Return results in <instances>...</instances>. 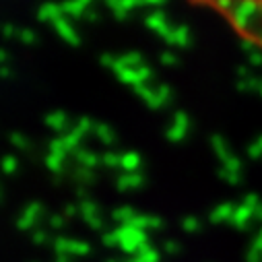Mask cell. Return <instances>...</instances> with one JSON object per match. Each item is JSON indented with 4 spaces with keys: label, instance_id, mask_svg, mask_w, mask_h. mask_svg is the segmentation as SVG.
<instances>
[{
    "label": "cell",
    "instance_id": "cell-21",
    "mask_svg": "<svg viewBox=\"0 0 262 262\" xmlns=\"http://www.w3.org/2000/svg\"><path fill=\"white\" fill-rule=\"evenodd\" d=\"M112 13H114V17H116L118 21H124V19H126V15H128V13H126V11L122 9V5H120V7H116V9L112 11Z\"/></svg>",
    "mask_w": 262,
    "mask_h": 262
},
{
    "label": "cell",
    "instance_id": "cell-19",
    "mask_svg": "<svg viewBox=\"0 0 262 262\" xmlns=\"http://www.w3.org/2000/svg\"><path fill=\"white\" fill-rule=\"evenodd\" d=\"M167 137H169L171 141H178V139H182V137H184V128H178V126H176V128H171L169 133H167Z\"/></svg>",
    "mask_w": 262,
    "mask_h": 262
},
{
    "label": "cell",
    "instance_id": "cell-5",
    "mask_svg": "<svg viewBox=\"0 0 262 262\" xmlns=\"http://www.w3.org/2000/svg\"><path fill=\"white\" fill-rule=\"evenodd\" d=\"M169 46H178V48H188L190 46V29L186 25L182 27H173L165 37H163Z\"/></svg>",
    "mask_w": 262,
    "mask_h": 262
},
{
    "label": "cell",
    "instance_id": "cell-20",
    "mask_svg": "<svg viewBox=\"0 0 262 262\" xmlns=\"http://www.w3.org/2000/svg\"><path fill=\"white\" fill-rule=\"evenodd\" d=\"M93 124H91V120L87 118V116H83L81 120H79V130H81V133H85V130H89Z\"/></svg>",
    "mask_w": 262,
    "mask_h": 262
},
{
    "label": "cell",
    "instance_id": "cell-24",
    "mask_svg": "<svg viewBox=\"0 0 262 262\" xmlns=\"http://www.w3.org/2000/svg\"><path fill=\"white\" fill-rule=\"evenodd\" d=\"M79 3H81V5H83L87 11H89V7H91V3H93V0H79Z\"/></svg>",
    "mask_w": 262,
    "mask_h": 262
},
{
    "label": "cell",
    "instance_id": "cell-15",
    "mask_svg": "<svg viewBox=\"0 0 262 262\" xmlns=\"http://www.w3.org/2000/svg\"><path fill=\"white\" fill-rule=\"evenodd\" d=\"M95 130H97V137H101L103 141H112V139H114L112 130H110L105 124H97V126H95Z\"/></svg>",
    "mask_w": 262,
    "mask_h": 262
},
{
    "label": "cell",
    "instance_id": "cell-12",
    "mask_svg": "<svg viewBox=\"0 0 262 262\" xmlns=\"http://www.w3.org/2000/svg\"><path fill=\"white\" fill-rule=\"evenodd\" d=\"M155 91H157V95L163 99V103H165V105H169V103H171V89H169V85L161 83V85H159Z\"/></svg>",
    "mask_w": 262,
    "mask_h": 262
},
{
    "label": "cell",
    "instance_id": "cell-13",
    "mask_svg": "<svg viewBox=\"0 0 262 262\" xmlns=\"http://www.w3.org/2000/svg\"><path fill=\"white\" fill-rule=\"evenodd\" d=\"M248 62H250V67H254V69H258V67H262V52L258 50H254V52H248Z\"/></svg>",
    "mask_w": 262,
    "mask_h": 262
},
{
    "label": "cell",
    "instance_id": "cell-6",
    "mask_svg": "<svg viewBox=\"0 0 262 262\" xmlns=\"http://www.w3.org/2000/svg\"><path fill=\"white\" fill-rule=\"evenodd\" d=\"M62 9H64V15H69L73 19H85V13H87V9L79 3V0H64Z\"/></svg>",
    "mask_w": 262,
    "mask_h": 262
},
{
    "label": "cell",
    "instance_id": "cell-10",
    "mask_svg": "<svg viewBox=\"0 0 262 262\" xmlns=\"http://www.w3.org/2000/svg\"><path fill=\"white\" fill-rule=\"evenodd\" d=\"M116 77H118V81L124 83V85H130V87L137 85V71H133V69H124V71L118 73Z\"/></svg>",
    "mask_w": 262,
    "mask_h": 262
},
{
    "label": "cell",
    "instance_id": "cell-27",
    "mask_svg": "<svg viewBox=\"0 0 262 262\" xmlns=\"http://www.w3.org/2000/svg\"><path fill=\"white\" fill-rule=\"evenodd\" d=\"M260 93H262V89H260Z\"/></svg>",
    "mask_w": 262,
    "mask_h": 262
},
{
    "label": "cell",
    "instance_id": "cell-3",
    "mask_svg": "<svg viewBox=\"0 0 262 262\" xmlns=\"http://www.w3.org/2000/svg\"><path fill=\"white\" fill-rule=\"evenodd\" d=\"M145 23H147V27L149 29H153L157 35H161V37H165L173 27H169V23H167V17L163 15V13H151V15H147L145 17Z\"/></svg>",
    "mask_w": 262,
    "mask_h": 262
},
{
    "label": "cell",
    "instance_id": "cell-2",
    "mask_svg": "<svg viewBox=\"0 0 262 262\" xmlns=\"http://www.w3.org/2000/svg\"><path fill=\"white\" fill-rule=\"evenodd\" d=\"M54 29L58 31V35L67 41V43H71V46H79L81 43V37H79V33L75 31V27L71 25V21L69 19H60V21H56L54 23Z\"/></svg>",
    "mask_w": 262,
    "mask_h": 262
},
{
    "label": "cell",
    "instance_id": "cell-18",
    "mask_svg": "<svg viewBox=\"0 0 262 262\" xmlns=\"http://www.w3.org/2000/svg\"><path fill=\"white\" fill-rule=\"evenodd\" d=\"M173 118H176V126H178V128H184V130H186V126H188V116H186L184 112H178V114H176Z\"/></svg>",
    "mask_w": 262,
    "mask_h": 262
},
{
    "label": "cell",
    "instance_id": "cell-4",
    "mask_svg": "<svg viewBox=\"0 0 262 262\" xmlns=\"http://www.w3.org/2000/svg\"><path fill=\"white\" fill-rule=\"evenodd\" d=\"M62 17H64V9H62V5H56V3H46V5L39 7V11H37V19H39L41 23H48V21L56 23V21H60Z\"/></svg>",
    "mask_w": 262,
    "mask_h": 262
},
{
    "label": "cell",
    "instance_id": "cell-11",
    "mask_svg": "<svg viewBox=\"0 0 262 262\" xmlns=\"http://www.w3.org/2000/svg\"><path fill=\"white\" fill-rule=\"evenodd\" d=\"M19 39H21L23 43L31 46V43L37 41V35H35V31H31V29H19Z\"/></svg>",
    "mask_w": 262,
    "mask_h": 262
},
{
    "label": "cell",
    "instance_id": "cell-23",
    "mask_svg": "<svg viewBox=\"0 0 262 262\" xmlns=\"http://www.w3.org/2000/svg\"><path fill=\"white\" fill-rule=\"evenodd\" d=\"M85 19H87L89 23H95V21L99 19V15H97V13H93V11H87V13H85Z\"/></svg>",
    "mask_w": 262,
    "mask_h": 262
},
{
    "label": "cell",
    "instance_id": "cell-9",
    "mask_svg": "<svg viewBox=\"0 0 262 262\" xmlns=\"http://www.w3.org/2000/svg\"><path fill=\"white\" fill-rule=\"evenodd\" d=\"M151 79H153V69L147 67V64H143L141 69H137V85H135V87H139V85H147Z\"/></svg>",
    "mask_w": 262,
    "mask_h": 262
},
{
    "label": "cell",
    "instance_id": "cell-26",
    "mask_svg": "<svg viewBox=\"0 0 262 262\" xmlns=\"http://www.w3.org/2000/svg\"><path fill=\"white\" fill-rule=\"evenodd\" d=\"M3 77H9V67H3Z\"/></svg>",
    "mask_w": 262,
    "mask_h": 262
},
{
    "label": "cell",
    "instance_id": "cell-16",
    "mask_svg": "<svg viewBox=\"0 0 262 262\" xmlns=\"http://www.w3.org/2000/svg\"><path fill=\"white\" fill-rule=\"evenodd\" d=\"M120 5H122V9L128 13V11H133V9L141 7V5H145V0H120Z\"/></svg>",
    "mask_w": 262,
    "mask_h": 262
},
{
    "label": "cell",
    "instance_id": "cell-22",
    "mask_svg": "<svg viewBox=\"0 0 262 262\" xmlns=\"http://www.w3.org/2000/svg\"><path fill=\"white\" fill-rule=\"evenodd\" d=\"M15 35L19 37V29L13 27V25H7V27H5V37H15Z\"/></svg>",
    "mask_w": 262,
    "mask_h": 262
},
{
    "label": "cell",
    "instance_id": "cell-17",
    "mask_svg": "<svg viewBox=\"0 0 262 262\" xmlns=\"http://www.w3.org/2000/svg\"><path fill=\"white\" fill-rule=\"evenodd\" d=\"M159 60H161V64H165V67H173V64H178V58L171 52H163L159 56Z\"/></svg>",
    "mask_w": 262,
    "mask_h": 262
},
{
    "label": "cell",
    "instance_id": "cell-14",
    "mask_svg": "<svg viewBox=\"0 0 262 262\" xmlns=\"http://www.w3.org/2000/svg\"><path fill=\"white\" fill-rule=\"evenodd\" d=\"M116 62H118V58H116V56H112V54H103V56L99 58V64H101L103 69H112V71H114Z\"/></svg>",
    "mask_w": 262,
    "mask_h": 262
},
{
    "label": "cell",
    "instance_id": "cell-8",
    "mask_svg": "<svg viewBox=\"0 0 262 262\" xmlns=\"http://www.w3.org/2000/svg\"><path fill=\"white\" fill-rule=\"evenodd\" d=\"M237 89H239V91H260V89H262V81L256 79V77L239 79V81H237Z\"/></svg>",
    "mask_w": 262,
    "mask_h": 262
},
{
    "label": "cell",
    "instance_id": "cell-25",
    "mask_svg": "<svg viewBox=\"0 0 262 262\" xmlns=\"http://www.w3.org/2000/svg\"><path fill=\"white\" fill-rule=\"evenodd\" d=\"M163 0H145V5H161Z\"/></svg>",
    "mask_w": 262,
    "mask_h": 262
},
{
    "label": "cell",
    "instance_id": "cell-7",
    "mask_svg": "<svg viewBox=\"0 0 262 262\" xmlns=\"http://www.w3.org/2000/svg\"><path fill=\"white\" fill-rule=\"evenodd\" d=\"M67 122H69V114H67V112H60V110L46 116V124L52 126V128H56V130H60Z\"/></svg>",
    "mask_w": 262,
    "mask_h": 262
},
{
    "label": "cell",
    "instance_id": "cell-1",
    "mask_svg": "<svg viewBox=\"0 0 262 262\" xmlns=\"http://www.w3.org/2000/svg\"><path fill=\"white\" fill-rule=\"evenodd\" d=\"M194 5L211 7L229 21L233 31L244 39V48L262 52V0H192Z\"/></svg>",
    "mask_w": 262,
    "mask_h": 262
}]
</instances>
